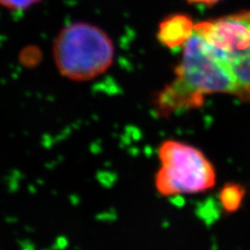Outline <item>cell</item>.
Wrapping results in <instances>:
<instances>
[{"label": "cell", "instance_id": "1", "mask_svg": "<svg viewBox=\"0 0 250 250\" xmlns=\"http://www.w3.org/2000/svg\"><path fill=\"white\" fill-rule=\"evenodd\" d=\"M213 94L250 104V11L195 23L174 80L159 94L158 107L163 115L199 107Z\"/></svg>", "mask_w": 250, "mask_h": 250}, {"label": "cell", "instance_id": "2", "mask_svg": "<svg viewBox=\"0 0 250 250\" xmlns=\"http://www.w3.org/2000/svg\"><path fill=\"white\" fill-rule=\"evenodd\" d=\"M52 52L61 75L73 82H88L103 75L115 58L112 39L104 29L87 22H74L62 28Z\"/></svg>", "mask_w": 250, "mask_h": 250}, {"label": "cell", "instance_id": "3", "mask_svg": "<svg viewBox=\"0 0 250 250\" xmlns=\"http://www.w3.org/2000/svg\"><path fill=\"white\" fill-rule=\"evenodd\" d=\"M158 154L161 166L154 183L163 196L201 193L215 186L214 165L195 146L167 140L160 145Z\"/></svg>", "mask_w": 250, "mask_h": 250}, {"label": "cell", "instance_id": "4", "mask_svg": "<svg viewBox=\"0 0 250 250\" xmlns=\"http://www.w3.org/2000/svg\"><path fill=\"white\" fill-rule=\"evenodd\" d=\"M195 23L185 15H174L164 20L159 27V41L169 48L183 47L193 33Z\"/></svg>", "mask_w": 250, "mask_h": 250}, {"label": "cell", "instance_id": "5", "mask_svg": "<svg viewBox=\"0 0 250 250\" xmlns=\"http://www.w3.org/2000/svg\"><path fill=\"white\" fill-rule=\"evenodd\" d=\"M246 195V190L243 185L237 183L225 184L218 194L223 209L226 213H234L241 208L242 202Z\"/></svg>", "mask_w": 250, "mask_h": 250}, {"label": "cell", "instance_id": "6", "mask_svg": "<svg viewBox=\"0 0 250 250\" xmlns=\"http://www.w3.org/2000/svg\"><path fill=\"white\" fill-rule=\"evenodd\" d=\"M42 0H0V5L10 11H25Z\"/></svg>", "mask_w": 250, "mask_h": 250}, {"label": "cell", "instance_id": "7", "mask_svg": "<svg viewBox=\"0 0 250 250\" xmlns=\"http://www.w3.org/2000/svg\"><path fill=\"white\" fill-rule=\"evenodd\" d=\"M191 3H198V4H206V5H210V4H215L217 2L220 1V0H187Z\"/></svg>", "mask_w": 250, "mask_h": 250}]
</instances>
